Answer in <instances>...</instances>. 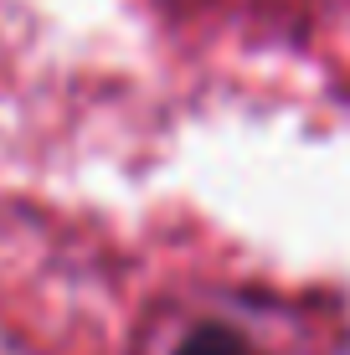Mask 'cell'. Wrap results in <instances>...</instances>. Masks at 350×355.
Returning <instances> with one entry per match:
<instances>
[{
  "label": "cell",
  "instance_id": "cell-1",
  "mask_svg": "<svg viewBox=\"0 0 350 355\" xmlns=\"http://www.w3.org/2000/svg\"><path fill=\"white\" fill-rule=\"evenodd\" d=\"M165 355H273L243 320H222V314H207V320L186 324L170 340Z\"/></svg>",
  "mask_w": 350,
  "mask_h": 355
}]
</instances>
